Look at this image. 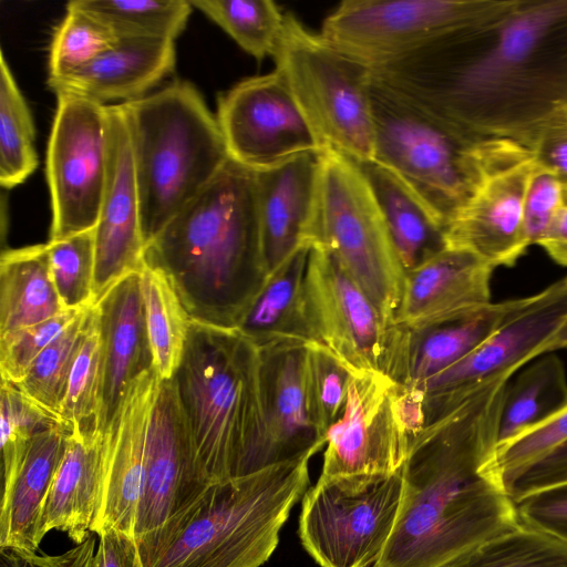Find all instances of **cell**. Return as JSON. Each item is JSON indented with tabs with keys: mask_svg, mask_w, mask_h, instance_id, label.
<instances>
[{
	"mask_svg": "<svg viewBox=\"0 0 567 567\" xmlns=\"http://www.w3.org/2000/svg\"><path fill=\"white\" fill-rule=\"evenodd\" d=\"M371 70L441 122L530 150L567 101V0H507L494 14Z\"/></svg>",
	"mask_w": 567,
	"mask_h": 567,
	"instance_id": "1",
	"label": "cell"
},
{
	"mask_svg": "<svg viewBox=\"0 0 567 567\" xmlns=\"http://www.w3.org/2000/svg\"><path fill=\"white\" fill-rule=\"evenodd\" d=\"M509 380L424 417L403 465L395 526L373 567H439L519 523L495 467Z\"/></svg>",
	"mask_w": 567,
	"mask_h": 567,
	"instance_id": "2",
	"label": "cell"
},
{
	"mask_svg": "<svg viewBox=\"0 0 567 567\" xmlns=\"http://www.w3.org/2000/svg\"><path fill=\"white\" fill-rule=\"evenodd\" d=\"M192 321L235 330L264 286L255 173L229 158L146 246Z\"/></svg>",
	"mask_w": 567,
	"mask_h": 567,
	"instance_id": "3",
	"label": "cell"
},
{
	"mask_svg": "<svg viewBox=\"0 0 567 567\" xmlns=\"http://www.w3.org/2000/svg\"><path fill=\"white\" fill-rule=\"evenodd\" d=\"M313 455L208 484L162 525L134 538L142 567H260L308 486Z\"/></svg>",
	"mask_w": 567,
	"mask_h": 567,
	"instance_id": "4",
	"label": "cell"
},
{
	"mask_svg": "<svg viewBox=\"0 0 567 567\" xmlns=\"http://www.w3.org/2000/svg\"><path fill=\"white\" fill-rule=\"evenodd\" d=\"M260 365L258 347L235 330L192 321L173 379L208 484L262 470Z\"/></svg>",
	"mask_w": 567,
	"mask_h": 567,
	"instance_id": "5",
	"label": "cell"
},
{
	"mask_svg": "<svg viewBox=\"0 0 567 567\" xmlns=\"http://www.w3.org/2000/svg\"><path fill=\"white\" fill-rule=\"evenodd\" d=\"M127 121L146 246L223 169L216 115L187 81L121 104Z\"/></svg>",
	"mask_w": 567,
	"mask_h": 567,
	"instance_id": "6",
	"label": "cell"
},
{
	"mask_svg": "<svg viewBox=\"0 0 567 567\" xmlns=\"http://www.w3.org/2000/svg\"><path fill=\"white\" fill-rule=\"evenodd\" d=\"M374 159L398 175L444 230L484 174L515 143L467 135L415 107L372 76Z\"/></svg>",
	"mask_w": 567,
	"mask_h": 567,
	"instance_id": "7",
	"label": "cell"
},
{
	"mask_svg": "<svg viewBox=\"0 0 567 567\" xmlns=\"http://www.w3.org/2000/svg\"><path fill=\"white\" fill-rule=\"evenodd\" d=\"M274 60L322 151L332 148L355 162L373 161L371 68L287 12Z\"/></svg>",
	"mask_w": 567,
	"mask_h": 567,
	"instance_id": "8",
	"label": "cell"
},
{
	"mask_svg": "<svg viewBox=\"0 0 567 567\" xmlns=\"http://www.w3.org/2000/svg\"><path fill=\"white\" fill-rule=\"evenodd\" d=\"M328 250L394 323L405 270L358 163L332 148L321 152L320 206L315 244Z\"/></svg>",
	"mask_w": 567,
	"mask_h": 567,
	"instance_id": "9",
	"label": "cell"
},
{
	"mask_svg": "<svg viewBox=\"0 0 567 567\" xmlns=\"http://www.w3.org/2000/svg\"><path fill=\"white\" fill-rule=\"evenodd\" d=\"M403 467L390 474L322 476L307 491L299 519L306 550L321 567H368L395 526Z\"/></svg>",
	"mask_w": 567,
	"mask_h": 567,
	"instance_id": "10",
	"label": "cell"
},
{
	"mask_svg": "<svg viewBox=\"0 0 567 567\" xmlns=\"http://www.w3.org/2000/svg\"><path fill=\"white\" fill-rule=\"evenodd\" d=\"M423 424L421 398L381 372L350 374L341 416L326 432L322 476L401 470Z\"/></svg>",
	"mask_w": 567,
	"mask_h": 567,
	"instance_id": "11",
	"label": "cell"
},
{
	"mask_svg": "<svg viewBox=\"0 0 567 567\" xmlns=\"http://www.w3.org/2000/svg\"><path fill=\"white\" fill-rule=\"evenodd\" d=\"M506 3L507 0H347L326 18L320 34L373 69L489 17Z\"/></svg>",
	"mask_w": 567,
	"mask_h": 567,
	"instance_id": "12",
	"label": "cell"
},
{
	"mask_svg": "<svg viewBox=\"0 0 567 567\" xmlns=\"http://www.w3.org/2000/svg\"><path fill=\"white\" fill-rule=\"evenodd\" d=\"M55 95L47 152L49 241L95 228L109 166L106 105L72 92Z\"/></svg>",
	"mask_w": 567,
	"mask_h": 567,
	"instance_id": "13",
	"label": "cell"
},
{
	"mask_svg": "<svg viewBox=\"0 0 567 567\" xmlns=\"http://www.w3.org/2000/svg\"><path fill=\"white\" fill-rule=\"evenodd\" d=\"M306 315L312 341L350 372H386L396 326L324 248L311 247L306 276Z\"/></svg>",
	"mask_w": 567,
	"mask_h": 567,
	"instance_id": "14",
	"label": "cell"
},
{
	"mask_svg": "<svg viewBox=\"0 0 567 567\" xmlns=\"http://www.w3.org/2000/svg\"><path fill=\"white\" fill-rule=\"evenodd\" d=\"M567 319V277L518 298L494 332L462 360L419 386L422 403L440 406L502 379H511L543 348Z\"/></svg>",
	"mask_w": 567,
	"mask_h": 567,
	"instance_id": "15",
	"label": "cell"
},
{
	"mask_svg": "<svg viewBox=\"0 0 567 567\" xmlns=\"http://www.w3.org/2000/svg\"><path fill=\"white\" fill-rule=\"evenodd\" d=\"M229 158L259 172L322 146L281 73L246 78L217 100Z\"/></svg>",
	"mask_w": 567,
	"mask_h": 567,
	"instance_id": "16",
	"label": "cell"
},
{
	"mask_svg": "<svg viewBox=\"0 0 567 567\" xmlns=\"http://www.w3.org/2000/svg\"><path fill=\"white\" fill-rule=\"evenodd\" d=\"M535 167L532 150L514 143L445 227L446 248L470 252L494 269L513 266L530 246L524 203Z\"/></svg>",
	"mask_w": 567,
	"mask_h": 567,
	"instance_id": "17",
	"label": "cell"
},
{
	"mask_svg": "<svg viewBox=\"0 0 567 567\" xmlns=\"http://www.w3.org/2000/svg\"><path fill=\"white\" fill-rule=\"evenodd\" d=\"M207 485L174 379L164 380L147 427L133 537L162 525Z\"/></svg>",
	"mask_w": 567,
	"mask_h": 567,
	"instance_id": "18",
	"label": "cell"
},
{
	"mask_svg": "<svg viewBox=\"0 0 567 567\" xmlns=\"http://www.w3.org/2000/svg\"><path fill=\"white\" fill-rule=\"evenodd\" d=\"M107 176L94 228V302L120 280L144 265L140 198L127 121L121 104L106 105Z\"/></svg>",
	"mask_w": 567,
	"mask_h": 567,
	"instance_id": "19",
	"label": "cell"
},
{
	"mask_svg": "<svg viewBox=\"0 0 567 567\" xmlns=\"http://www.w3.org/2000/svg\"><path fill=\"white\" fill-rule=\"evenodd\" d=\"M265 416L262 468L318 453L326 444L309 396V343L258 348Z\"/></svg>",
	"mask_w": 567,
	"mask_h": 567,
	"instance_id": "20",
	"label": "cell"
},
{
	"mask_svg": "<svg viewBox=\"0 0 567 567\" xmlns=\"http://www.w3.org/2000/svg\"><path fill=\"white\" fill-rule=\"evenodd\" d=\"M254 173L261 251L269 275L298 249L315 244L321 152L302 153Z\"/></svg>",
	"mask_w": 567,
	"mask_h": 567,
	"instance_id": "21",
	"label": "cell"
},
{
	"mask_svg": "<svg viewBox=\"0 0 567 567\" xmlns=\"http://www.w3.org/2000/svg\"><path fill=\"white\" fill-rule=\"evenodd\" d=\"M161 383L154 368L135 379L104 431L105 472L94 534L115 529L133 537L147 427Z\"/></svg>",
	"mask_w": 567,
	"mask_h": 567,
	"instance_id": "22",
	"label": "cell"
},
{
	"mask_svg": "<svg viewBox=\"0 0 567 567\" xmlns=\"http://www.w3.org/2000/svg\"><path fill=\"white\" fill-rule=\"evenodd\" d=\"M493 270L470 252L443 249L405 272L394 324L421 330L485 308L492 302Z\"/></svg>",
	"mask_w": 567,
	"mask_h": 567,
	"instance_id": "23",
	"label": "cell"
},
{
	"mask_svg": "<svg viewBox=\"0 0 567 567\" xmlns=\"http://www.w3.org/2000/svg\"><path fill=\"white\" fill-rule=\"evenodd\" d=\"M103 341L104 388L101 429L115 417L132 382L154 368L140 271L115 284L95 305Z\"/></svg>",
	"mask_w": 567,
	"mask_h": 567,
	"instance_id": "24",
	"label": "cell"
},
{
	"mask_svg": "<svg viewBox=\"0 0 567 567\" xmlns=\"http://www.w3.org/2000/svg\"><path fill=\"white\" fill-rule=\"evenodd\" d=\"M176 63L175 41L155 38L116 37L114 43L89 65L51 86L56 92H72L103 105L141 99Z\"/></svg>",
	"mask_w": 567,
	"mask_h": 567,
	"instance_id": "25",
	"label": "cell"
},
{
	"mask_svg": "<svg viewBox=\"0 0 567 567\" xmlns=\"http://www.w3.org/2000/svg\"><path fill=\"white\" fill-rule=\"evenodd\" d=\"M516 301L491 302L467 317L421 330H408L396 324L385 375L404 388L419 386L477 348Z\"/></svg>",
	"mask_w": 567,
	"mask_h": 567,
	"instance_id": "26",
	"label": "cell"
},
{
	"mask_svg": "<svg viewBox=\"0 0 567 567\" xmlns=\"http://www.w3.org/2000/svg\"><path fill=\"white\" fill-rule=\"evenodd\" d=\"M105 472V434L69 433L66 447L39 520L41 543L51 529L82 543L95 523Z\"/></svg>",
	"mask_w": 567,
	"mask_h": 567,
	"instance_id": "27",
	"label": "cell"
},
{
	"mask_svg": "<svg viewBox=\"0 0 567 567\" xmlns=\"http://www.w3.org/2000/svg\"><path fill=\"white\" fill-rule=\"evenodd\" d=\"M69 433L61 423L40 432L11 481L3 485L0 547L37 553L39 520L63 458Z\"/></svg>",
	"mask_w": 567,
	"mask_h": 567,
	"instance_id": "28",
	"label": "cell"
},
{
	"mask_svg": "<svg viewBox=\"0 0 567 567\" xmlns=\"http://www.w3.org/2000/svg\"><path fill=\"white\" fill-rule=\"evenodd\" d=\"M311 247H302L267 277L235 331L258 348L312 343L306 315V276Z\"/></svg>",
	"mask_w": 567,
	"mask_h": 567,
	"instance_id": "29",
	"label": "cell"
},
{
	"mask_svg": "<svg viewBox=\"0 0 567 567\" xmlns=\"http://www.w3.org/2000/svg\"><path fill=\"white\" fill-rule=\"evenodd\" d=\"M357 163L405 272L446 248L443 225L412 188L375 161Z\"/></svg>",
	"mask_w": 567,
	"mask_h": 567,
	"instance_id": "30",
	"label": "cell"
},
{
	"mask_svg": "<svg viewBox=\"0 0 567 567\" xmlns=\"http://www.w3.org/2000/svg\"><path fill=\"white\" fill-rule=\"evenodd\" d=\"M65 311L50 274L47 244L8 249L0 258V336Z\"/></svg>",
	"mask_w": 567,
	"mask_h": 567,
	"instance_id": "31",
	"label": "cell"
},
{
	"mask_svg": "<svg viewBox=\"0 0 567 567\" xmlns=\"http://www.w3.org/2000/svg\"><path fill=\"white\" fill-rule=\"evenodd\" d=\"M535 360L507 382L498 421L497 446L534 429L567 406V374L555 354Z\"/></svg>",
	"mask_w": 567,
	"mask_h": 567,
	"instance_id": "32",
	"label": "cell"
},
{
	"mask_svg": "<svg viewBox=\"0 0 567 567\" xmlns=\"http://www.w3.org/2000/svg\"><path fill=\"white\" fill-rule=\"evenodd\" d=\"M140 277L154 369L162 381L171 380L182 362L192 319L163 270L144 262Z\"/></svg>",
	"mask_w": 567,
	"mask_h": 567,
	"instance_id": "33",
	"label": "cell"
},
{
	"mask_svg": "<svg viewBox=\"0 0 567 567\" xmlns=\"http://www.w3.org/2000/svg\"><path fill=\"white\" fill-rule=\"evenodd\" d=\"M104 361L97 307L90 309L86 331L74 359L60 411V420L70 432H102Z\"/></svg>",
	"mask_w": 567,
	"mask_h": 567,
	"instance_id": "34",
	"label": "cell"
},
{
	"mask_svg": "<svg viewBox=\"0 0 567 567\" xmlns=\"http://www.w3.org/2000/svg\"><path fill=\"white\" fill-rule=\"evenodd\" d=\"M89 13L115 37L175 41L194 9L188 0H73L66 4Z\"/></svg>",
	"mask_w": 567,
	"mask_h": 567,
	"instance_id": "35",
	"label": "cell"
},
{
	"mask_svg": "<svg viewBox=\"0 0 567 567\" xmlns=\"http://www.w3.org/2000/svg\"><path fill=\"white\" fill-rule=\"evenodd\" d=\"M32 114L16 79L0 54V185L12 188L38 167Z\"/></svg>",
	"mask_w": 567,
	"mask_h": 567,
	"instance_id": "36",
	"label": "cell"
},
{
	"mask_svg": "<svg viewBox=\"0 0 567 567\" xmlns=\"http://www.w3.org/2000/svg\"><path fill=\"white\" fill-rule=\"evenodd\" d=\"M439 567H567V545L519 522Z\"/></svg>",
	"mask_w": 567,
	"mask_h": 567,
	"instance_id": "37",
	"label": "cell"
},
{
	"mask_svg": "<svg viewBox=\"0 0 567 567\" xmlns=\"http://www.w3.org/2000/svg\"><path fill=\"white\" fill-rule=\"evenodd\" d=\"M220 27L244 51L261 61L275 55L286 12L270 0H190Z\"/></svg>",
	"mask_w": 567,
	"mask_h": 567,
	"instance_id": "38",
	"label": "cell"
},
{
	"mask_svg": "<svg viewBox=\"0 0 567 567\" xmlns=\"http://www.w3.org/2000/svg\"><path fill=\"white\" fill-rule=\"evenodd\" d=\"M90 309H82L73 322L35 358L23 379L13 384L60 422L69 377L86 331Z\"/></svg>",
	"mask_w": 567,
	"mask_h": 567,
	"instance_id": "39",
	"label": "cell"
},
{
	"mask_svg": "<svg viewBox=\"0 0 567 567\" xmlns=\"http://www.w3.org/2000/svg\"><path fill=\"white\" fill-rule=\"evenodd\" d=\"M115 40L116 37L89 13L66 8L50 43L48 85L51 87L89 65Z\"/></svg>",
	"mask_w": 567,
	"mask_h": 567,
	"instance_id": "40",
	"label": "cell"
},
{
	"mask_svg": "<svg viewBox=\"0 0 567 567\" xmlns=\"http://www.w3.org/2000/svg\"><path fill=\"white\" fill-rule=\"evenodd\" d=\"M47 245L51 278L63 308L80 310L94 306V229L48 241Z\"/></svg>",
	"mask_w": 567,
	"mask_h": 567,
	"instance_id": "41",
	"label": "cell"
},
{
	"mask_svg": "<svg viewBox=\"0 0 567 567\" xmlns=\"http://www.w3.org/2000/svg\"><path fill=\"white\" fill-rule=\"evenodd\" d=\"M0 417L4 485L16 474L33 439L61 422L29 400L16 385L2 380Z\"/></svg>",
	"mask_w": 567,
	"mask_h": 567,
	"instance_id": "42",
	"label": "cell"
},
{
	"mask_svg": "<svg viewBox=\"0 0 567 567\" xmlns=\"http://www.w3.org/2000/svg\"><path fill=\"white\" fill-rule=\"evenodd\" d=\"M308 380L312 413L326 435L343 412L350 372L327 349L312 342L308 352Z\"/></svg>",
	"mask_w": 567,
	"mask_h": 567,
	"instance_id": "43",
	"label": "cell"
},
{
	"mask_svg": "<svg viewBox=\"0 0 567 567\" xmlns=\"http://www.w3.org/2000/svg\"><path fill=\"white\" fill-rule=\"evenodd\" d=\"M81 310H65L42 322L1 334V380L18 384L35 358L73 322Z\"/></svg>",
	"mask_w": 567,
	"mask_h": 567,
	"instance_id": "44",
	"label": "cell"
},
{
	"mask_svg": "<svg viewBox=\"0 0 567 567\" xmlns=\"http://www.w3.org/2000/svg\"><path fill=\"white\" fill-rule=\"evenodd\" d=\"M567 442V406L544 423L501 444L495 467L501 480L525 468Z\"/></svg>",
	"mask_w": 567,
	"mask_h": 567,
	"instance_id": "45",
	"label": "cell"
},
{
	"mask_svg": "<svg viewBox=\"0 0 567 567\" xmlns=\"http://www.w3.org/2000/svg\"><path fill=\"white\" fill-rule=\"evenodd\" d=\"M565 203V189L558 177L536 161L524 203V225L530 245L538 244Z\"/></svg>",
	"mask_w": 567,
	"mask_h": 567,
	"instance_id": "46",
	"label": "cell"
},
{
	"mask_svg": "<svg viewBox=\"0 0 567 567\" xmlns=\"http://www.w3.org/2000/svg\"><path fill=\"white\" fill-rule=\"evenodd\" d=\"M514 504L520 523L567 545V482L534 491Z\"/></svg>",
	"mask_w": 567,
	"mask_h": 567,
	"instance_id": "47",
	"label": "cell"
},
{
	"mask_svg": "<svg viewBox=\"0 0 567 567\" xmlns=\"http://www.w3.org/2000/svg\"><path fill=\"white\" fill-rule=\"evenodd\" d=\"M530 150L537 163L551 171L567 189V101L545 120Z\"/></svg>",
	"mask_w": 567,
	"mask_h": 567,
	"instance_id": "48",
	"label": "cell"
},
{
	"mask_svg": "<svg viewBox=\"0 0 567 567\" xmlns=\"http://www.w3.org/2000/svg\"><path fill=\"white\" fill-rule=\"evenodd\" d=\"M563 482H567V442L502 481L513 502L534 491Z\"/></svg>",
	"mask_w": 567,
	"mask_h": 567,
	"instance_id": "49",
	"label": "cell"
},
{
	"mask_svg": "<svg viewBox=\"0 0 567 567\" xmlns=\"http://www.w3.org/2000/svg\"><path fill=\"white\" fill-rule=\"evenodd\" d=\"M94 549L95 538L92 534L74 548L55 556L0 547L3 567H92Z\"/></svg>",
	"mask_w": 567,
	"mask_h": 567,
	"instance_id": "50",
	"label": "cell"
},
{
	"mask_svg": "<svg viewBox=\"0 0 567 567\" xmlns=\"http://www.w3.org/2000/svg\"><path fill=\"white\" fill-rule=\"evenodd\" d=\"M99 537L92 567H142L134 537L115 529Z\"/></svg>",
	"mask_w": 567,
	"mask_h": 567,
	"instance_id": "51",
	"label": "cell"
},
{
	"mask_svg": "<svg viewBox=\"0 0 567 567\" xmlns=\"http://www.w3.org/2000/svg\"><path fill=\"white\" fill-rule=\"evenodd\" d=\"M537 245L557 264L567 266V203L559 209Z\"/></svg>",
	"mask_w": 567,
	"mask_h": 567,
	"instance_id": "52",
	"label": "cell"
},
{
	"mask_svg": "<svg viewBox=\"0 0 567 567\" xmlns=\"http://www.w3.org/2000/svg\"><path fill=\"white\" fill-rule=\"evenodd\" d=\"M563 349H567V319L553 336V338L545 344L542 351V355Z\"/></svg>",
	"mask_w": 567,
	"mask_h": 567,
	"instance_id": "53",
	"label": "cell"
},
{
	"mask_svg": "<svg viewBox=\"0 0 567 567\" xmlns=\"http://www.w3.org/2000/svg\"><path fill=\"white\" fill-rule=\"evenodd\" d=\"M565 202L567 203V189H565Z\"/></svg>",
	"mask_w": 567,
	"mask_h": 567,
	"instance_id": "54",
	"label": "cell"
}]
</instances>
